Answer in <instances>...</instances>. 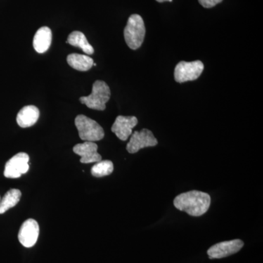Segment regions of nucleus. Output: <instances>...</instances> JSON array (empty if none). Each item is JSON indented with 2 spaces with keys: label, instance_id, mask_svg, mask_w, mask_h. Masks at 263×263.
Here are the masks:
<instances>
[{
  "label": "nucleus",
  "instance_id": "obj_1",
  "mask_svg": "<svg viewBox=\"0 0 263 263\" xmlns=\"http://www.w3.org/2000/svg\"><path fill=\"white\" fill-rule=\"evenodd\" d=\"M174 206L178 210L189 215L200 216L205 214L211 205V197L203 192L193 191L180 194L174 200Z\"/></svg>",
  "mask_w": 263,
  "mask_h": 263
},
{
  "label": "nucleus",
  "instance_id": "obj_2",
  "mask_svg": "<svg viewBox=\"0 0 263 263\" xmlns=\"http://www.w3.org/2000/svg\"><path fill=\"white\" fill-rule=\"evenodd\" d=\"M146 27L141 15H130L124 31V39L129 48L137 50L141 47L144 41Z\"/></svg>",
  "mask_w": 263,
  "mask_h": 263
},
{
  "label": "nucleus",
  "instance_id": "obj_3",
  "mask_svg": "<svg viewBox=\"0 0 263 263\" xmlns=\"http://www.w3.org/2000/svg\"><path fill=\"white\" fill-rule=\"evenodd\" d=\"M110 98L108 85L103 81H96L93 84L91 95L81 97L80 102L93 110H104Z\"/></svg>",
  "mask_w": 263,
  "mask_h": 263
},
{
  "label": "nucleus",
  "instance_id": "obj_4",
  "mask_svg": "<svg viewBox=\"0 0 263 263\" xmlns=\"http://www.w3.org/2000/svg\"><path fill=\"white\" fill-rule=\"evenodd\" d=\"M75 124L79 131V137L83 141H99L105 136L103 127L98 122L86 116H78L76 118Z\"/></svg>",
  "mask_w": 263,
  "mask_h": 263
},
{
  "label": "nucleus",
  "instance_id": "obj_5",
  "mask_svg": "<svg viewBox=\"0 0 263 263\" xmlns=\"http://www.w3.org/2000/svg\"><path fill=\"white\" fill-rule=\"evenodd\" d=\"M203 70V63L200 60L190 62H180L175 67L174 79L180 84L195 81L200 77Z\"/></svg>",
  "mask_w": 263,
  "mask_h": 263
},
{
  "label": "nucleus",
  "instance_id": "obj_6",
  "mask_svg": "<svg viewBox=\"0 0 263 263\" xmlns=\"http://www.w3.org/2000/svg\"><path fill=\"white\" fill-rule=\"evenodd\" d=\"M29 157L21 152L13 156L5 164L4 176L8 179H17L28 172Z\"/></svg>",
  "mask_w": 263,
  "mask_h": 263
},
{
  "label": "nucleus",
  "instance_id": "obj_7",
  "mask_svg": "<svg viewBox=\"0 0 263 263\" xmlns=\"http://www.w3.org/2000/svg\"><path fill=\"white\" fill-rule=\"evenodd\" d=\"M158 144L157 138L153 133L148 129H143L141 131H136L132 135L130 140L127 145V150L129 153L135 154L142 148L153 147Z\"/></svg>",
  "mask_w": 263,
  "mask_h": 263
},
{
  "label": "nucleus",
  "instance_id": "obj_8",
  "mask_svg": "<svg viewBox=\"0 0 263 263\" xmlns=\"http://www.w3.org/2000/svg\"><path fill=\"white\" fill-rule=\"evenodd\" d=\"M243 242L240 239L220 242L212 246L208 250L207 254L210 259H221L233 255L243 248Z\"/></svg>",
  "mask_w": 263,
  "mask_h": 263
},
{
  "label": "nucleus",
  "instance_id": "obj_9",
  "mask_svg": "<svg viewBox=\"0 0 263 263\" xmlns=\"http://www.w3.org/2000/svg\"><path fill=\"white\" fill-rule=\"evenodd\" d=\"M39 224L34 219H29L24 221L19 230V242L27 248H30L35 245L39 236Z\"/></svg>",
  "mask_w": 263,
  "mask_h": 263
},
{
  "label": "nucleus",
  "instance_id": "obj_10",
  "mask_svg": "<svg viewBox=\"0 0 263 263\" xmlns=\"http://www.w3.org/2000/svg\"><path fill=\"white\" fill-rule=\"evenodd\" d=\"M138 123V119L136 117L119 116L112 126L111 131L121 141H125L131 136L133 128Z\"/></svg>",
  "mask_w": 263,
  "mask_h": 263
},
{
  "label": "nucleus",
  "instance_id": "obj_11",
  "mask_svg": "<svg viewBox=\"0 0 263 263\" xmlns=\"http://www.w3.org/2000/svg\"><path fill=\"white\" fill-rule=\"evenodd\" d=\"M98 146L95 142L85 141L73 147L74 153L81 157V163L88 164L98 162L102 157L98 152Z\"/></svg>",
  "mask_w": 263,
  "mask_h": 263
},
{
  "label": "nucleus",
  "instance_id": "obj_12",
  "mask_svg": "<svg viewBox=\"0 0 263 263\" xmlns=\"http://www.w3.org/2000/svg\"><path fill=\"white\" fill-rule=\"evenodd\" d=\"M40 117V110L34 105H27L19 110L17 115V123L21 127H32L37 122Z\"/></svg>",
  "mask_w": 263,
  "mask_h": 263
},
{
  "label": "nucleus",
  "instance_id": "obj_13",
  "mask_svg": "<svg viewBox=\"0 0 263 263\" xmlns=\"http://www.w3.org/2000/svg\"><path fill=\"white\" fill-rule=\"evenodd\" d=\"M52 41L51 29L48 27L40 28L35 33L33 40V47L39 53H43L49 49Z\"/></svg>",
  "mask_w": 263,
  "mask_h": 263
},
{
  "label": "nucleus",
  "instance_id": "obj_14",
  "mask_svg": "<svg viewBox=\"0 0 263 263\" xmlns=\"http://www.w3.org/2000/svg\"><path fill=\"white\" fill-rule=\"evenodd\" d=\"M67 61L71 67L79 71H88L94 65V60L91 57L79 53L68 55Z\"/></svg>",
  "mask_w": 263,
  "mask_h": 263
},
{
  "label": "nucleus",
  "instance_id": "obj_15",
  "mask_svg": "<svg viewBox=\"0 0 263 263\" xmlns=\"http://www.w3.org/2000/svg\"><path fill=\"white\" fill-rule=\"evenodd\" d=\"M67 43L71 46L81 48L86 54L91 55L94 53V48L88 42L84 33L79 31H74L70 33V35L67 37Z\"/></svg>",
  "mask_w": 263,
  "mask_h": 263
},
{
  "label": "nucleus",
  "instance_id": "obj_16",
  "mask_svg": "<svg viewBox=\"0 0 263 263\" xmlns=\"http://www.w3.org/2000/svg\"><path fill=\"white\" fill-rule=\"evenodd\" d=\"M22 193L17 189H12L8 192L0 201V214H4L7 211L15 207L20 201Z\"/></svg>",
  "mask_w": 263,
  "mask_h": 263
},
{
  "label": "nucleus",
  "instance_id": "obj_17",
  "mask_svg": "<svg viewBox=\"0 0 263 263\" xmlns=\"http://www.w3.org/2000/svg\"><path fill=\"white\" fill-rule=\"evenodd\" d=\"M114 171V164L110 160H101L96 162L91 170V174L95 177H103L111 174Z\"/></svg>",
  "mask_w": 263,
  "mask_h": 263
},
{
  "label": "nucleus",
  "instance_id": "obj_18",
  "mask_svg": "<svg viewBox=\"0 0 263 263\" xmlns=\"http://www.w3.org/2000/svg\"><path fill=\"white\" fill-rule=\"evenodd\" d=\"M199 3L202 5L203 8H212L216 6V5L221 3L223 0H198Z\"/></svg>",
  "mask_w": 263,
  "mask_h": 263
},
{
  "label": "nucleus",
  "instance_id": "obj_19",
  "mask_svg": "<svg viewBox=\"0 0 263 263\" xmlns=\"http://www.w3.org/2000/svg\"><path fill=\"white\" fill-rule=\"evenodd\" d=\"M156 1L158 2V3H164V2H172L173 0H156Z\"/></svg>",
  "mask_w": 263,
  "mask_h": 263
},
{
  "label": "nucleus",
  "instance_id": "obj_20",
  "mask_svg": "<svg viewBox=\"0 0 263 263\" xmlns=\"http://www.w3.org/2000/svg\"><path fill=\"white\" fill-rule=\"evenodd\" d=\"M0 201H1V197H0Z\"/></svg>",
  "mask_w": 263,
  "mask_h": 263
}]
</instances>
